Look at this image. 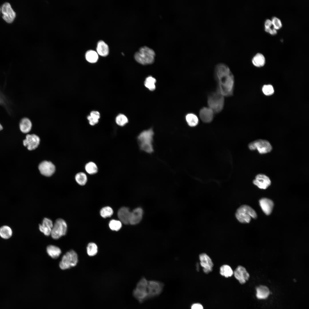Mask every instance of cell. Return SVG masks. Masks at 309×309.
I'll use <instances>...</instances> for the list:
<instances>
[{
  "label": "cell",
  "instance_id": "5b68a950",
  "mask_svg": "<svg viewBox=\"0 0 309 309\" xmlns=\"http://www.w3.org/2000/svg\"><path fill=\"white\" fill-rule=\"evenodd\" d=\"M224 103V96L217 91L211 93L208 96L207 104L209 108L214 113L220 112L223 108Z\"/></svg>",
  "mask_w": 309,
  "mask_h": 309
},
{
  "label": "cell",
  "instance_id": "3957f363",
  "mask_svg": "<svg viewBox=\"0 0 309 309\" xmlns=\"http://www.w3.org/2000/svg\"><path fill=\"white\" fill-rule=\"evenodd\" d=\"M154 132L152 128L141 132L138 136L140 149L146 152L151 153L154 151L152 142Z\"/></svg>",
  "mask_w": 309,
  "mask_h": 309
},
{
  "label": "cell",
  "instance_id": "d590c367",
  "mask_svg": "<svg viewBox=\"0 0 309 309\" xmlns=\"http://www.w3.org/2000/svg\"><path fill=\"white\" fill-rule=\"evenodd\" d=\"M128 118L124 115L120 114L116 118V123L119 126H123L128 122Z\"/></svg>",
  "mask_w": 309,
  "mask_h": 309
},
{
  "label": "cell",
  "instance_id": "e0dca14e",
  "mask_svg": "<svg viewBox=\"0 0 309 309\" xmlns=\"http://www.w3.org/2000/svg\"><path fill=\"white\" fill-rule=\"evenodd\" d=\"M143 215V210L140 207L136 208L130 213L129 224L135 225L139 223L142 220Z\"/></svg>",
  "mask_w": 309,
  "mask_h": 309
},
{
  "label": "cell",
  "instance_id": "f35d334b",
  "mask_svg": "<svg viewBox=\"0 0 309 309\" xmlns=\"http://www.w3.org/2000/svg\"><path fill=\"white\" fill-rule=\"evenodd\" d=\"M262 91L266 95L270 96L274 93V90L272 86L271 85H264L262 88Z\"/></svg>",
  "mask_w": 309,
  "mask_h": 309
},
{
  "label": "cell",
  "instance_id": "277c9868",
  "mask_svg": "<svg viewBox=\"0 0 309 309\" xmlns=\"http://www.w3.org/2000/svg\"><path fill=\"white\" fill-rule=\"evenodd\" d=\"M236 219L241 223H249L251 218L255 219L257 215L255 211L247 205H243L237 209L235 214Z\"/></svg>",
  "mask_w": 309,
  "mask_h": 309
},
{
  "label": "cell",
  "instance_id": "30bf717a",
  "mask_svg": "<svg viewBox=\"0 0 309 309\" xmlns=\"http://www.w3.org/2000/svg\"><path fill=\"white\" fill-rule=\"evenodd\" d=\"M163 284L160 282L154 280L148 281V299L160 295L163 291Z\"/></svg>",
  "mask_w": 309,
  "mask_h": 309
},
{
  "label": "cell",
  "instance_id": "44dd1931",
  "mask_svg": "<svg viewBox=\"0 0 309 309\" xmlns=\"http://www.w3.org/2000/svg\"><path fill=\"white\" fill-rule=\"evenodd\" d=\"M131 212L128 208L123 207L118 211V216L121 222L125 224H129Z\"/></svg>",
  "mask_w": 309,
  "mask_h": 309
},
{
  "label": "cell",
  "instance_id": "8d00e7d4",
  "mask_svg": "<svg viewBox=\"0 0 309 309\" xmlns=\"http://www.w3.org/2000/svg\"><path fill=\"white\" fill-rule=\"evenodd\" d=\"M113 211L111 208L107 206L104 207L100 210V213L101 216L103 218L111 217L113 214Z\"/></svg>",
  "mask_w": 309,
  "mask_h": 309
},
{
  "label": "cell",
  "instance_id": "4316f807",
  "mask_svg": "<svg viewBox=\"0 0 309 309\" xmlns=\"http://www.w3.org/2000/svg\"><path fill=\"white\" fill-rule=\"evenodd\" d=\"M219 273L222 276L227 278L233 275V271L229 265L224 264L220 267Z\"/></svg>",
  "mask_w": 309,
  "mask_h": 309
},
{
  "label": "cell",
  "instance_id": "83f0119b",
  "mask_svg": "<svg viewBox=\"0 0 309 309\" xmlns=\"http://www.w3.org/2000/svg\"><path fill=\"white\" fill-rule=\"evenodd\" d=\"M13 234L11 229L7 225H3L0 227V236L4 239H8L11 237Z\"/></svg>",
  "mask_w": 309,
  "mask_h": 309
},
{
  "label": "cell",
  "instance_id": "bcb514c9",
  "mask_svg": "<svg viewBox=\"0 0 309 309\" xmlns=\"http://www.w3.org/2000/svg\"></svg>",
  "mask_w": 309,
  "mask_h": 309
},
{
  "label": "cell",
  "instance_id": "9c48e42d",
  "mask_svg": "<svg viewBox=\"0 0 309 309\" xmlns=\"http://www.w3.org/2000/svg\"><path fill=\"white\" fill-rule=\"evenodd\" d=\"M67 230V225L65 221L62 219L59 218L53 224L51 235L53 239H58L66 234Z\"/></svg>",
  "mask_w": 309,
  "mask_h": 309
},
{
  "label": "cell",
  "instance_id": "74e56055",
  "mask_svg": "<svg viewBox=\"0 0 309 309\" xmlns=\"http://www.w3.org/2000/svg\"><path fill=\"white\" fill-rule=\"evenodd\" d=\"M109 225L112 230L117 231L120 229L122 225L120 221L113 219L110 221Z\"/></svg>",
  "mask_w": 309,
  "mask_h": 309
},
{
  "label": "cell",
  "instance_id": "603a6c76",
  "mask_svg": "<svg viewBox=\"0 0 309 309\" xmlns=\"http://www.w3.org/2000/svg\"><path fill=\"white\" fill-rule=\"evenodd\" d=\"M96 50L98 53L102 56H106L109 53V49L108 45L102 40H100L98 42Z\"/></svg>",
  "mask_w": 309,
  "mask_h": 309
},
{
  "label": "cell",
  "instance_id": "d4e9b609",
  "mask_svg": "<svg viewBox=\"0 0 309 309\" xmlns=\"http://www.w3.org/2000/svg\"><path fill=\"white\" fill-rule=\"evenodd\" d=\"M32 126L31 121L26 118L22 119L19 123V128L21 131L25 133H28L30 131Z\"/></svg>",
  "mask_w": 309,
  "mask_h": 309
},
{
  "label": "cell",
  "instance_id": "7bdbcfd3",
  "mask_svg": "<svg viewBox=\"0 0 309 309\" xmlns=\"http://www.w3.org/2000/svg\"><path fill=\"white\" fill-rule=\"evenodd\" d=\"M272 25L271 20L269 19H267L265 22V28L270 27Z\"/></svg>",
  "mask_w": 309,
  "mask_h": 309
},
{
  "label": "cell",
  "instance_id": "d6986e66",
  "mask_svg": "<svg viewBox=\"0 0 309 309\" xmlns=\"http://www.w3.org/2000/svg\"><path fill=\"white\" fill-rule=\"evenodd\" d=\"M259 203L262 211L266 214L269 215L271 213L274 205L272 200L266 198H262L259 200Z\"/></svg>",
  "mask_w": 309,
  "mask_h": 309
},
{
  "label": "cell",
  "instance_id": "ee69618b",
  "mask_svg": "<svg viewBox=\"0 0 309 309\" xmlns=\"http://www.w3.org/2000/svg\"><path fill=\"white\" fill-rule=\"evenodd\" d=\"M3 129V127L0 124V131L2 130Z\"/></svg>",
  "mask_w": 309,
  "mask_h": 309
},
{
  "label": "cell",
  "instance_id": "9a60e30c",
  "mask_svg": "<svg viewBox=\"0 0 309 309\" xmlns=\"http://www.w3.org/2000/svg\"><path fill=\"white\" fill-rule=\"evenodd\" d=\"M38 169L40 173L46 177L51 176L54 173L55 167L51 162L44 161L39 165Z\"/></svg>",
  "mask_w": 309,
  "mask_h": 309
},
{
  "label": "cell",
  "instance_id": "e575fe53",
  "mask_svg": "<svg viewBox=\"0 0 309 309\" xmlns=\"http://www.w3.org/2000/svg\"><path fill=\"white\" fill-rule=\"evenodd\" d=\"M87 253L90 256H93L96 255L98 252V247L94 243H89L87 247Z\"/></svg>",
  "mask_w": 309,
  "mask_h": 309
},
{
  "label": "cell",
  "instance_id": "52a82bcc",
  "mask_svg": "<svg viewBox=\"0 0 309 309\" xmlns=\"http://www.w3.org/2000/svg\"><path fill=\"white\" fill-rule=\"evenodd\" d=\"M78 262V256L73 250L67 252L63 256L59 263V267L62 270L69 269L75 266Z\"/></svg>",
  "mask_w": 309,
  "mask_h": 309
},
{
  "label": "cell",
  "instance_id": "ffe728a7",
  "mask_svg": "<svg viewBox=\"0 0 309 309\" xmlns=\"http://www.w3.org/2000/svg\"><path fill=\"white\" fill-rule=\"evenodd\" d=\"M214 113L209 108L204 107L200 110L199 115L201 120L205 123H209L213 120Z\"/></svg>",
  "mask_w": 309,
  "mask_h": 309
},
{
  "label": "cell",
  "instance_id": "5bb4252c",
  "mask_svg": "<svg viewBox=\"0 0 309 309\" xmlns=\"http://www.w3.org/2000/svg\"><path fill=\"white\" fill-rule=\"evenodd\" d=\"M39 138L35 134H27L23 141V145L29 150L35 149L39 144Z\"/></svg>",
  "mask_w": 309,
  "mask_h": 309
},
{
  "label": "cell",
  "instance_id": "b9f144b4",
  "mask_svg": "<svg viewBox=\"0 0 309 309\" xmlns=\"http://www.w3.org/2000/svg\"><path fill=\"white\" fill-rule=\"evenodd\" d=\"M191 309H203V306L199 303L193 304L191 306Z\"/></svg>",
  "mask_w": 309,
  "mask_h": 309
},
{
  "label": "cell",
  "instance_id": "ab89813d",
  "mask_svg": "<svg viewBox=\"0 0 309 309\" xmlns=\"http://www.w3.org/2000/svg\"><path fill=\"white\" fill-rule=\"evenodd\" d=\"M271 21L273 27L276 30L279 29L282 27V23L279 18L275 17H273Z\"/></svg>",
  "mask_w": 309,
  "mask_h": 309
},
{
  "label": "cell",
  "instance_id": "d6a6232c",
  "mask_svg": "<svg viewBox=\"0 0 309 309\" xmlns=\"http://www.w3.org/2000/svg\"><path fill=\"white\" fill-rule=\"evenodd\" d=\"M85 169L87 172L90 174H95L97 173L98 171L97 165L92 162L87 163L85 166Z\"/></svg>",
  "mask_w": 309,
  "mask_h": 309
},
{
  "label": "cell",
  "instance_id": "cb8c5ba5",
  "mask_svg": "<svg viewBox=\"0 0 309 309\" xmlns=\"http://www.w3.org/2000/svg\"><path fill=\"white\" fill-rule=\"evenodd\" d=\"M48 254L52 258H57L61 253V251L58 247L53 245H48L46 248Z\"/></svg>",
  "mask_w": 309,
  "mask_h": 309
},
{
  "label": "cell",
  "instance_id": "f546056e",
  "mask_svg": "<svg viewBox=\"0 0 309 309\" xmlns=\"http://www.w3.org/2000/svg\"><path fill=\"white\" fill-rule=\"evenodd\" d=\"M86 60L91 63H94L97 62L98 59V53L95 51L90 50L87 51L85 54Z\"/></svg>",
  "mask_w": 309,
  "mask_h": 309
},
{
  "label": "cell",
  "instance_id": "8992f818",
  "mask_svg": "<svg viewBox=\"0 0 309 309\" xmlns=\"http://www.w3.org/2000/svg\"><path fill=\"white\" fill-rule=\"evenodd\" d=\"M148 282L145 278H142L138 282L133 291L134 296L140 302L148 299Z\"/></svg>",
  "mask_w": 309,
  "mask_h": 309
},
{
  "label": "cell",
  "instance_id": "836d02e7",
  "mask_svg": "<svg viewBox=\"0 0 309 309\" xmlns=\"http://www.w3.org/2000/svg\"><path fill=\"white\" fill-rule=\"evenodd\" d=\"M75 179L77 183L81 185H85L87 180L86 175L83 172H80L77 173L75 176Z\"/></svg>",
  "mask_w": 309,
  "mask_h": 309
},
{
  "label": "cell",
  "instance_id": "4fadbf2b",
  "mask_svg": "<svg viewBox=\"0 0 309 309\" xmlns=\"http://www.w3.org/2000/svg\"><path fill=\"white\" fill-rule=\"evenodd\" d=\"M233 275L241 284H245L249 279L250 275L245 268L244 266L239 265L233 271Z\"/></svg>",
  "mask_w": 309,
  "mask_h": 309
},
{
  "label": "cell",
  "instance_id": "ba28073f",
  "mask_svg": "<svg viewBox=\"0 0 309 309\" xmlns=\"http://www.w3.org/2000/svg\"><path fill=\"white\" fill-rule=\"evenodd\" d=\"M248 146L250 150H256L261 154L269 153L272 149V146L269 142L262 139L256 140L250 142Z\"/></svg>",
  "mask_w": 309,
  "mask_h": 309
},
{
  "label": "cell",
  "instance_id": "60d3db41",
  "mask_svg": "<svg viewBox=\"0 0 309 309\" xmlns=\"http://www.w3.org/2000/svg\"><path fill=\"white\" fill-rule=\"evenodd\" d=\"M265 30L266 32L272 35H275L277 33L276 30L274 27L273 29H271L270 27L265 28Z\"/></svg>",
  "mask_w": 309,
  "mask_h": 309
},
{
  "label": "cell",
  "instance_id": "484cf974",
  "mask_svg": "<svg viewBox=\"0 0 309 309\" xmlns=\"http://www.w3.org/2000/svg\"><path fill=\"white\" fill-rule=\"evenodd\" d=\"M252 62L255 66H263L265 63V59L264 56L260 53H258L253 57Z\"/></svg>",
  "mask_w": 309,
  "mask_h": 309
},
{
  "label": "cell",
  "instance_id": "8fae6325",
  "mask_svg": "<svg viewBox=\"0 0 309 309\" xmlns=\"http://www.w3.org/2000/svg\"><path fill=\"white\" fill-rule=\"evenodd\" d=\"M199 258L200 265L203 268V272L206 274H208L211 272L214 265L209 256L207 253H203L199 254Z\"/></svg>",
  "mask_w": 309,
  "mask_h": 309
},
{
  "label": "cell",
  "instance_id": "2e32d148",
  "mask_svg": "<svg viewBox=\"0 0 309 309\" xmlns=\"http://www.w3.org/2000/svg\"><path fill=\"white\" fill-rule=\"evenodd\" d=\"M253 183L259 188L266 189L270 185L271 182L270 178L266 175L259 174L256 176Z\"/></svg>",
  "mask_w": 309,
  "mask_h": 309
},
{
  "label": "cell",
  "instance_id": "7402d4cb",
  "mask_svg": "<svg viewBox=\"0 0 309 309\" xmlns=\"http://www.w3.org/2000/svg\"><path fill=\"white\" fill-rule=\"evenodd\" d=\"M256 298L259 300H264L267 298L270 294L268 288L265 285H260L256 288Z\"/></svg>",
  "mask_w": 309,
  "mask_h": 309
},
{
  "label": "cell",
  "instance_id": "1f68e13d",
  "mask_svg": "<svg viewBox=\"0 0 309 309\" xmlns=\"http://www.w3.org/2000/svg\"><path fill=\"white\" fill-rule=\"evenodd\" d=\"M156 80L151 76L146 78L144 82L145 87L150 91H153L155 89V83Z\"/></svg>",
  "mask_w": 309,
  "mask_h": 309
},
{
  "label": "cell",
  "instance_id": "7c38bea8",
  "mask_svg": "<svg viewBox=\"0 0 309 309\" xmlns=\"http://www.w3.org/2000/svg\"><path fill=\"white\" fill-rule=\"evenodd\" d=\"M1 11L3 14V18L6 22L11 23L13 21L16 14L9 3L8 2L4 3L1 7Z\"/></svg>",
  "mask_w": 309,
  "mask_h": 309
},
{
  "label": "cell",
  "instance_id": "6da1fadb",
  "mask_svg": "<svg viewBox=\"0 0 309 309\" xmlns=\"http://www.w3.org/2000/svg\"><path fill=\"white\" fill-rule=\"evenodd\" d=\"M215 79L217 82V91L223 96H229L233 94L234 78L229 67L219 63L215 67Z\"/></svg>",
  "mask_w": 309,
  "mask_h": 309
},
{
  "label": "cell",
  "instance_id": "f1b7e54d",
  "mask_svg": "<svg viewBox=\"0 0 309 309\" xmlns=\"http://www.w3.org/2000/svg\"><path fill=\"white\" fill-rule=\"evenodd\" d=\"M100 117V114L98 112L93 111L90 112V115L88 116L87 118L89 124L94 126L98 123Z\"/></svg>",
  "mask_w": 309,
  "mask_h": 309
},
{
  "label": "cell",
  "instance_id": "ac0fdd59",
  "mask_svg": "<svg viewBox=\"0 0 309 309\" xmlns=\"http://www.w3.org/2000/svg\"><path fill=\"white\" fill-rule=\"evenodd\" d=\"M53 225V222L51 220L45 218L42 224H39V229L45 235L49 236L51 235Z\"/></svg>",
  "mask_w": 309,
  "mask_h": 309
},
{
  "label": "cell",
  "instance_id": "7a4b0ae2",
  "mask_svg": "<svg viewBox=\"0 0 309 309\" xmlns=\"http://www.w3.org/2000/svg\"><path fill=\"white\" fill-rule=\"evenodd\" d=\"M154 51L146 46L140 47L134 55L135 60L138 63L143 65L152 64L154 62L155 56Z\"/></svg>",
  "mask_w": 309,
  "mask_h": 309
},
{
  "label": "cell",
  "instance_id": "f6af8a7d",
  "mask_svg": "<svg viewBox=\"0 0 309 309\" xmlns=\"http://www.w3.org/2000/svg\"><path fill=\"white\" fill-rule=\"evenodd\" d=\"M2 101H1V99L0 98V103H1Z\"/></svg>",
  "mask_w": 309,
  "mask_h": 309
},
{
  "label": "cell",
  "instance_id": "4dcf8cb0",
  "mask_svg": "<svg viewBox=\"0 0 309 309\" xmlns=\"http://www.w3.org/2000/svg\"><path fill=\"white\" fill-rule=\"evenodd\" d=\"M186 120L189 125L191 127L196 126L199 122L197 117L193 113H189L187 114L186 116Z\"/></svg>",
  "mask_w": 309,
  "mask_h": 309
}]
</instances>
